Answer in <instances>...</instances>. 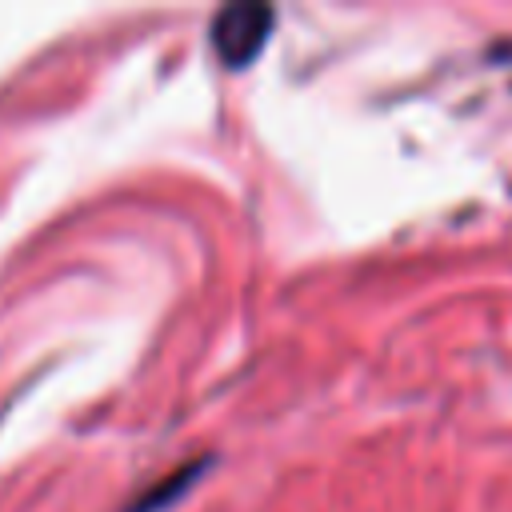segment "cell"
<instances>
[{"mask_svg": "<svg viewBox=\"0 0 512 512\" xmlns=\"http://www.w3.org/2000/svg\"><path fill=\"white\" fill-rule=\"evenodd\" d=\"M200 468H204V460H196V464H184L180 472H168V476H164V484H156V488H148V492H144V496H140V500H136V504H132L128 512H148V508H156V504H164V500H168L172 492H180V488H188V476H196Z\"/></svg>", "mask_w": 512, "mask_h": 512, "instance_id": "7a4b0ae2", "label": "cell"}, {"mask_svg": "<svg viewBox=\"0 0 512 512\" xmlns=\"http://www.w3.org/2000/svg\"><path fill=\"white\" fill-rule=\"evenodd\" d=\"M276 12L260 0H240V4H224L212 16V48L228 68H244L252 64L272 32Z\"/></svg>", "mask_w": 512, "mask_h": 512, "instance_id": "6da1fadb", "label": "cell"}]
</instances>
